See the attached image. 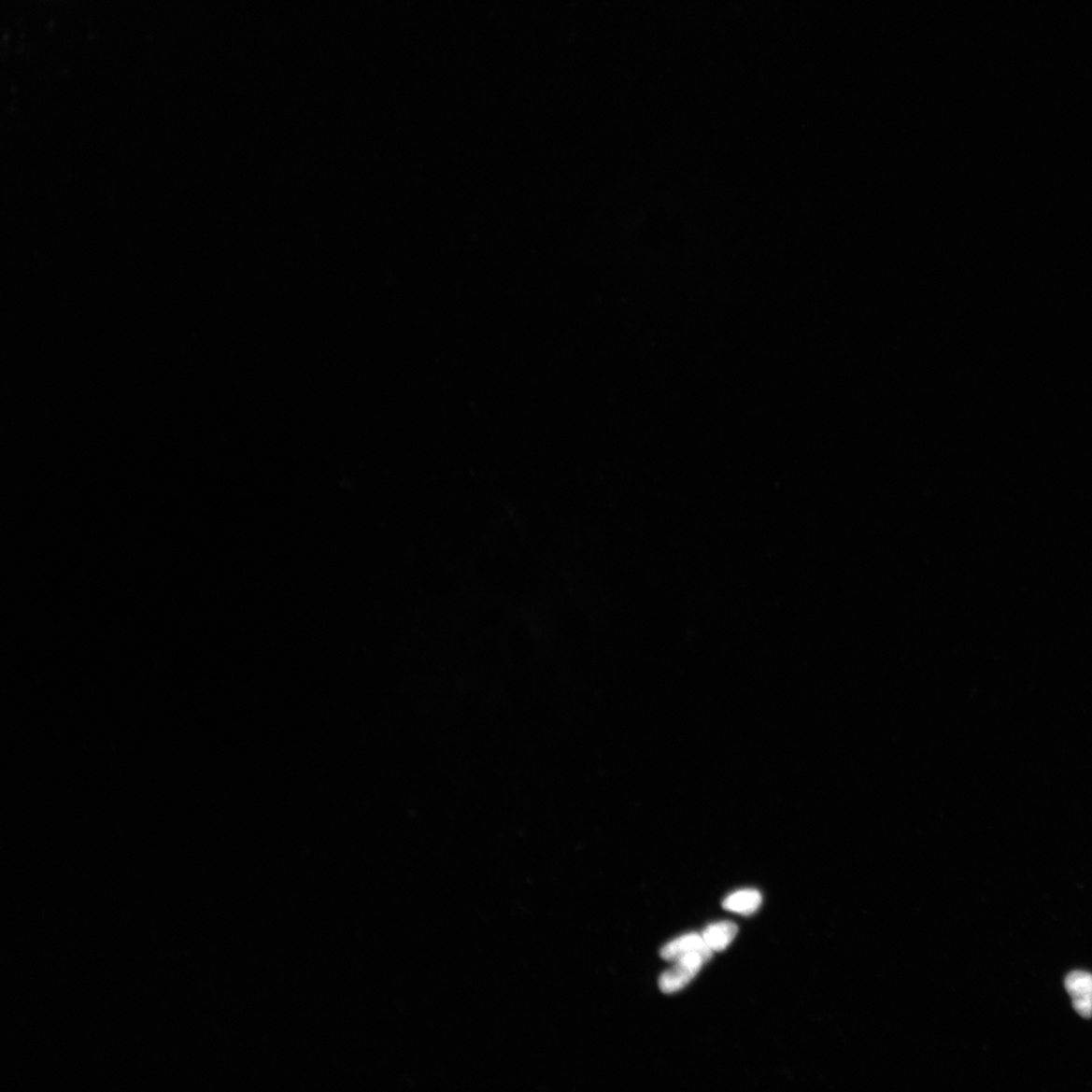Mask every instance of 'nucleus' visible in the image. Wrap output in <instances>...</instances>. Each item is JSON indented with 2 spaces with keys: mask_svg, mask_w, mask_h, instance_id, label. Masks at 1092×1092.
Masks as SVG:
<instances>
[{
  "mask_svg": "<svg viewBox=\"0 0 1092 1092\" xmlns=\"http://www.w3.org/2000/svg\"><path fill=\"white\" fill-rule=\"evenodd\" d=\"M709 949L705 943L702 935L687 934L674 940L662 947L660 950V957L662 959L670 962H676L681 957L696 951H702Z\"/></svg>",
  "mask_w": 1092,
  "mask_h": 1092,
  "instance_id": "3",
  "label": "nucleus"
},
{
  "mask_svg": "<svg viewBox=\"0 0 1092 1092\" xmlns=\"http://www.w3.org/2000/svg\"><path fill=\"white\" fill-rule=\"evenodd\" d=\"M762 901V894L758 890L743 889L730 894L722 907L730 913L750 915L758 912Z\"/></svg>",
  "mask_w": 1092,
  "mask_h": 1092,
  "instance_id": "4",
  "label": "nucleus"
},
{
  "mask_svg": "<svg viewBox=\"0 0 1092 1092\" xmlns=\"http://www.w3.org/2000/svg\"><path fill=\"white\" fill-rule=\"evenodd\" d=\"M739 928L731 922L709 925L702 937L707 947L714 952L725 951L738 935Z\"/></svg>",
  "mask_w": 1092,
  "mask_h": 1092,
  "instance_id": "5",
  "label": "nucleus"
},
{
  "mask_svg": "<svg viewBox=\"0 0 1092 1092\" xmlns=\"http://www.w3.org/2000/svg\"><path fill=\"white\" fill-rule=\"evenodd\" d=\"M713 950L706 949L681 957L673 968L660 975L659 989L666 995L683 989L691 983L704 964L713 958Z\"/></svg>",
  "mask_w": 1092,
  "mask_h": 1092,
  "instance_id": "1",
  "label": "nucleus"
},
{
  "mask_svg": "<svg viewBox=\"0 0 1092 1092\" xmlns=\"http://www.w3.org/2000/svg\"><path fill=\"white\" fill-rule=\"evenodd\" d=\"M1065 988L1071 998L1073 1009L1084 1018L1092 1016V974L1073 971L1065 979Z\"/></svg>",
  "mask_w": 1092,
  "mask_h": 1092,
  "instance_id": "2",
  "label": "nucleus"
}]
</instances>
